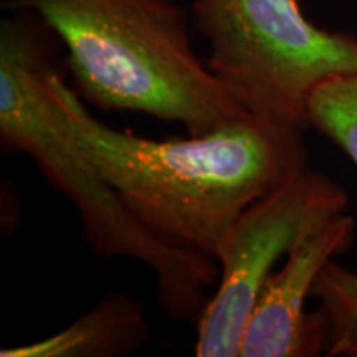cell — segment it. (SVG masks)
<instances>
[{
	"mask_svg": "<svg viewBox=\"0 0 357 357\" xmlns=\"http://www.w3.org/2000/svg\"><path fill=\"white\" fill-rule=\"evenodd\" d=\"M207 66L253 118L306 129L321 84L357 73V32L328 30L298 0H194Z\"/></svg>",
	"mask_w": 357,
	"mask_h": 357,
	"instance_id": "277c9868",
	"label": "cell"
},
{
	"mask_svg": "<svg viewBox=\"0 0 357 357\" xmlns=\"http://www.w3.org/2000/svg\"><path fill=\"white\" fill-rule=\"evenodd\" d=\"M43 19L65 50L83 101L181 123L205 136L252 116L194 47L184 7L174 0H2Z\"/></svg>",
	"mask_w": 357,
	"mask_h": 357,
	"instance_id": "3957f363",
	"label": "cell"
},
{
	"mask_svg": "<svg viewBox=\"0 0 357 357\" xmlns=\"http://www.w3.org/2000/svg\"><path fill=\"white\" fill-rule=\"evenodd\" d=\"M349 197L331 177L306 167L253 202L236 220L218 288L197 321L195 356L236 357L263 284L280 258L337 213Z\"/></svg>",
	"mask_w": 357,
	"mask_h": 357,
	"instance_id": "5b68a950",
	"label": "cell"
},
{
	"mask_svg": "<svg viewBox=\"0 0 357 357\" xmlns=\"http://www.w3.org/2000/svg\"><path fill=\"white\" fill-rule=\"evenodd\" d=\"M307 124L341 147L357 166V73L329 79L312 93Z\"/></svg>",
	"mask_w": 357,
	"mask_h": 357,
	"instance_id": "9c48e42d",
	"label": "cell"
},
{
	"mask_svg": "<svg viewBox=\"0 0 357 357\" xmlns=\"http://www.w3.org/2000/svg\"><path fill=\"white\" fill-rule=\"evenodd\" d=\"M312 296L318 298L328 324V357H357V273L328 261L316 278Z\"/></svg>",
	"mask_w": 357,
	"mask_h": 357,
	"instance_id": "ba28073f",
	"label": "cell"
},
{
	"mask_svg": "<svg viewBox=\"0 0 357 357\" xmlns=\"http://www.w3.org/2000/svg\"><path fill=\"white\" fill-rule=\"evenodd\" d=\"M144 307L126 293H111L60 333L37 342L0 349L2 357H119L147 342Z\"/></svg>",
	"mask_w": 357,
	"mask_h": 357,
	"instance_id": "52a82bcc",
	"label": "cell"
},
{
	"mask_svg": "<svg viewBox=\"0 0 357 357\" xmlns=\"http://www.w3.org/2000/svg\"><path fill=\"white\" fill-rule=\"evenodd\" d=\"M356 218L342 212L294 247L263 284L240 341V357H316L326 352L323 311H306V298L328 261L354 243Z\"/></svg>",
	"mask_w": 357,
	"mask_h": 357,
	"instance_id": "8992f818",
	"label": "cell"
},
{
	"mask_svg": "<svg viewBox=\"0 0 357 357\" xmlns=\"http://www.w3.org/2000/svg\"><path fill=\"white\" fill-rule=\"evenodd\" d=\"M65 68L52 71L50 88L66 131L129 213L169 247L220 263L240 215L310 162L305 129L253 116L187 139L118 131L89 113Z\"/></svg>",
	"mask_w": 357,
	"mask_h": 357,
	"instance_id": "6da1fadb",
	"label": "cell"
},
{
	"mask_svg": "<svg viewBox=\"0 0 357 357\" xmlns=\"http://www.w3.org/2000/svg\"><path fill=\"white\" fill-rule=\"evenodd\" d=\"M61 43L43 19L10 10L0 22V139L2 149L32 158L45 181L73 202L84 242L98 258H131L154 271L164 314L200 318L204 291L218 283L212 258L159 242L134 218L66 131L50 88L65 63Z\"/></svg>",
	"mask_w": 357,
	"mask_h": 357,
	"instance_id": "7a4b0ae2",
	"label": "cell"
}]
</instances>
